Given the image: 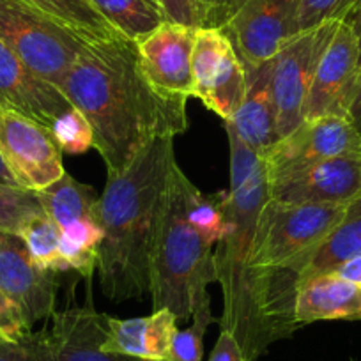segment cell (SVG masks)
<instances>
[{
	"mask_svg": "<svg viewBox=\"0 0 361 361\" xmlns=\"http://www.w3.org/2000/svg\"><path fill=\"white\" fill-rule=\"evenodd\" d=\"M349 121L353 123V126L356 128V131L361 137V75H360V80H357V87H356V92H354L353 103H350Z\"/></svg>",
	"mask_w": 361,
	"mask_h": 361,
	"instance_id": "38",
	"label": "cell"
},
{
	"mask_svg": "<svg viewBox=\"0 0 361 361\" xmlns=\"http://www.w3.org/2000/svg\"><path fill=\"white\" fill-rule=\"evenodd\" d=\"M57 275L34 264L22 235L0 232V293L18 308L29 329L57 312Z\"/></svg>",
	"mask_w": 361,
	"mask_h": 361,
	"instance_id": "15",
	"label": "cell"
},
{
	"mask_svg": "<svg viewBox=\"0 0 361 361\" xmlns=\"http://www.w3.org/2000/svg\"><path fill=\"white\" fill-rule=\"evenodd\" d=\"M0 331L2 336L9 340H16L20 336H23L25 333L32 331L29 329V326L23 321L22 314L18 312V308L0 293Z\"/></svg>",
	"mask_w": 361,
	"mask_h": 361,
	"instance_id": "34",
	"label": "cell"
},
{
	"mask_svg": "<svg viewBox=\"0 0 361 361\" xmlns=\"http://www.w3.org/2000/svg\"><path fill=\"white\" fill-rule=\"evenodd\" d=\"M156 2L165 15L166 22L199 29L192 0H156Z\"/></svg>",
	"mask_w": 361,
	"mask_h": 361,
	"instance_id": "35",
	"label": "cell"
},
{
	"mask_svg": "<svg viewBox=\"0 0 361 361\" xmlns=\"http://www.w3.org/2000/svg\"><path fill=\"white\" fill-rule=\"evenodd\" d=\"M37 197L44 213L61 231L80 220L94 218L99 199L92 186L83 185L68 172H64V176L55 180L54 185L37 192Z\"/></svg>",
	"mask_w": 361,
	"mask_h": 361,
	"instance_id": "23",
	"label": "cell"
},
{
	"mask_svg": "<svg viewBox=\"0 0 361 361\" xmlns=\"http://www.w3.org/2000/svg\"><path fill=\"white\" fill-rule=\"evenodd\" d=\"M267 193L286 204L347 206L361 197V154L338 156L267 177Z\"/></svg>",
	"mask_w": 361,
	"mask_h": 361,
	"instance_id": "11",
	"label": "cell"
},
{
	"mask_svg": "<svg viewBox=\"0 0 361 361\" xmlns=\"http://www.w3.org/2000/svg\"><path fill=\"white\" fill-rule=\"evenodd\" d=\"M193 185L179 163H173L159 207L151 252V294L154 310L169 308L179 321L211 300L207 287L216 282L213 246L188 220Z\"/></svg>",
	"mask_w": 361,
	"mask_h": 361,
	"instance_id": "4",
	"label": "cell"
},
{
	"mask_svg": "<svg viewBox=\"0 0 361 361\" xmlns=\"http://www.w3.org/2000/svg\"><path fill=\"white\" fill-rule=\"evenodd\" d=\"M44 214L36 192L0 183V232L22 234L30 220Z\"/></svg>",
	"mask_w": 361,
	"mask_h": 361,
	"instance_id": "28",
	"label": "cell"
},
{
	"mask_svg": "<svg viewBox=\"0 0 361 361\" xmlns=\"http://www.w3.org/2000/svg\"><path fill=\"white\" fill-rule=\"evenodd\" d=\"M338 23V20H331L314 29L301 30L275 55L273 89L280 138L293 133L303 123L305 102L315 69Z\"/></svg>",
	"mask_w": 361,
	"mask_h": 361,
	"instance_id": "8",
	"label": "cell"
},
{
	"mask_svg": "<svg viewBox=\"0 0 361 361\" xmlns=\"http://www.w3.org/2000/svg\"><path fill=\"white\" fill-rule=\"evenodd\" d=\"M333 275L340 276L343 280H349V282L357 283L361 286V255L354 257V259L347 260V262L340 264L335 271H333Z\"/></svg>",
	"mask_w": 361,
	"mask_h": 361,
	"instance_id": "37",
	"label": "cell"
},
{
	"mask_svg": "<svg viewBox=\"0 0 361 361\" xmlns=\"http://www.w3.org/2000/svg\"><path fill=\"white\" fill-rule=\"evenodd\" d=\"M300 8L301 0H246L221 30L245 64H259L301 32Z\"/></svg>",
	"mask_w": 361,
	"mask_h": 361,
	"instance_id": "12",
	"label": "cell"
},
{
	"mask_svg": "<svg viewBox=\"0 0 361 361\" xmlns=\"http://www.w3.org/2000/svg\"><path fill=\"white\" fill-rule=\"evenodd\" d=\"M360 0H301L300 30L314 29L331 20L349 18L357 9Z\"/></svg>",
	"mask_w": 361,
	"mask_h": 361,
	"instance_id": "32",
	"label": "cell"
},
{
	"mask_svg": "<svg viewBox=\"0 0 361 361\" xmlns=\"http://www.w3.org/2000/svg\"><path fill=\"white\" fill-rule=\"evenodd\" d=\"M361 75V48L356 32L347 20L338 23L329 39L303 109V121L321 117H345Z\"/></svg>",
	"mask_w": 361,
	"mask_h": 361,
	"instance_id": "10",
	"label": "cell"
},
{
	"mask_svg": "<svg viewBox=\"0 0 361 361\" xmlns=\"http://www.w3.org/2000/svg\"><path fill=\"white\" fill-rule=\"evenodd\" d=\"M47 328L55 361H147L102 349L106 314L96 312L90 289L82 307H69L51 315Z\"/></svg>",
	"mask_w": 361,
	"mask_h": 361,
	"instance_id": "17",
	"label": "cell"
},
{
	"mask_svg": "<svg viewBox=\"0 0 361 361\" xmlns=\"http://www.w3.org/2000/svg\"><path fill=\"white\" fill-rule=\"evenodd\" d=\"M177 315L159 308L151 315L117 319L106 315V333L102 349L147 361H169L170 345L177 328Z\"/></svg>",
	"mask_w": 361,
	"mask_h": 361,
	"instance_id": "19",
	"label": "cell"
},
{
	"mask_svg": "<svg viewBox=\"0 0 361 361\" xmlns=\"http://www.w3.org/2000/svg\"><path fill=\"white\" fill-rule=\"evenodd\" d=\"M294 319L300 328L319 321H361V286L333 273L303 280L296 289Z\"/></svg>",
	"mask_w": 361,
	"mask_h": 361,
	"instance_id": "20",
	"label": "cell"
},
{
	"mask_svg": "<svg viewBox=\"0 0 361 361\" xmlns=\"http://www.w3.org/2000/svg\"><path fill=\"white\" fill-rule=\"evenodd\" d=\"M347 22L350 23V27H353L354 32H356L357 41H360V48H361V8L357 9V11H354L353 15L347 18Z\"/></svg>",
	"mask_w": 361,
	"mask_h": 361,
	"instance_id": "40",
	"label": "cell"
},
{
	"mask_svg": "<svg viewBox=\"0 0 361 361\" xmlns=\"http://www.w3.org/2000/svg\"><path fill=\"white\" fill-rule=\"evenodd\" d=\"M103 232L96 218H85L61 231V253L68 269L76 271L87 280L98 269L99 248H102Z\"/></svg>",
	"mask_w": 361,
	"mask_h": 361,
	"instance_id": "25",
	"label": "cell"
},
{
	"mask_svg": "<svg viewBox=\"0 0 361 361\" xmlns=\"http://www.w3.org/2000/svg\"><path fill=\"white\" fill-rule=\"evenodd\" d=\"M195 98L221 121H231L246 90V69L231 39L218 29H197L192 54Z\"/></svg>",
	"mask_w": 361,
	"mask_h": 361,
	"instance_id": "9",
	"label": "cell"
},
{
	"mask_svg": "<svg viewBox=\"0 0 361 361\" xmlns=\"http://www.w3.org/2000/svg\"><path fill=\"white\" fill-rule=\"evenodd\" d=\"M227 202L228 192L202 193L197 186L193 188L188 220L207 245L220 243L227 232Z\"/></svg>",
	"mask_w": 361,
	"mask_h": 361,
	"instance_id": "27",
	"label": "cell"
},
{
	"mask_svg": "<svg viewBox=\"0 0 361 361\" xmlns=\"http://www.w3.org/2000/svg\"><path fill=\"white\" fill-rule=\"evenodd\" d=\"M273 68L275 57L259 64H245V98L235 116L231 121H225V124H228L238 137L259 156L266 154L280 140Z\"/></svg>",
	"mask_w": 361,
	"mask_h": 361,
	"instance_id": "18",
	"label": "cell"
},
{
	"mask_svg": "<svg viewBox=\"0 0 361 361\" xmlns=\"http://www.w3.org/2000/svg\"><path fill=\"white\" fill-rule=\"evenodd\" d=\"M176 161L173 138H158L128 169L106 179L94 218L105 232L96 271L109 300H142L149 294L156 224Z\"/></svg>",
	"mask_w": 361,
	"mask_h": 361,
	"instance_id": "3",
	"label": "cell"
},
{
	"mask_svg": "<svg viewBox=\"0 0 361 361\" xmlns=\"http://www.w3.org/2000/svg\"><path fill=\"white\" fill-rule=\"evenodd\" d=\"M347 154H361V137L349 119L331 116L303 121L260 159L271 177Z\"/></svg>",
	"mask_w": 361,
	"mask_h": 361,
	"instance_id": "13",
	"label": "cell"
},
{
	"mask_svg": "<svg viewBox=\"0 0 361 361\" xmlns=\"http://www.w3.org/2000/svg\"><path fill=\"white\" fill-rule=\"evenodd\" d=\"M0 338H4V336H2V331H0Z\"/></svg>",
	"mask_w": 361,
	"mask_h": 361,
	"instance_id": "42",
	"label": "cell"
},
{
	"mask_svg": "<svg viewBox=\"0 0 361 361\" xmlns=\"http://www.w3.org/2000/svg\"><path fill=\"white\" fill-rule=\"evenodd\" d=\"M0 183H2V185H9V186H18V183L15 180V177L11 176V172H9L8 166H6L2 156H0Z\"/></svg>",
	"mask_w": 361,
	"mask_h": 361,
	"instance_id": "39",
	"label": "cell"
},
{
	"mask_svg": "<svg viewBox=\"0 0 361 361\" xmlns=\"http://www.w3.org/2000/svg\"><path fill=\"white\" fill-rule=\"evenodd\" d=\"M345 207L267 199L257 220L253 262L269 275L298 280L308 253L342 220Z\"/></svg>",
	"mask_w": 361,
	"mask_h": 361,
	"instance_id": "5",
	"label": "cell"
},
{
	"mask_svg": "<svg viewBox=\"0 0 361 361\" xmlns=\"http://www.w3.org/2000/svg\"><path fill=\"white\" fill-rule=\"evenodd\" d=\"M224 126L231 147V190L227 232L214 252L216 282L224 294L220 324L235 336L248 361H257L300 328L294 319L298 280L269 275L253 262L257 220L269 199L267 173L260 156L228 124Z\"/></svg>",
	"mask_w": 361,
	"mask_h": 361,
	"instance_id": "1",
	"label": "cell"
},
{
	"mask_svg": "<svg viewBox=\"0 0 361 361\" xmlns=\"http://www.w3.org/2000/svg\"><path fill=\"white\" fill-rule=\"evenodd\" d=\"M51 135L59 149L66 154H83L94 147V131L89 119L80 110L71 109L62 114L51 126Z\"/></svg>",
	"mask_w": 361,
	"mask_h": 361,
	"instance_id": "30",
	"label": "cell"
},
{
	"mask_svg": "<svg viewBox=\"0 0 361 361\" xmlns=\"http://www.w3.org/2000/svg\"><path fill=\"white\" fill-rule=\"evenodd\" d=\"M0 39L34 75L57 89L89 44L20 0H0Z\"/></svg>",
	"mask_w": 361,
	"mask_h": 361,
	"instance_id": "6",
	"label": "cell"
},
{
	"mask_svg": "<svg viewBox=\"0 0 361 361\" xmlns=\"http://www.w3.org/2000/svg\"><path fill=\"white\" fill-rule=\"evenodd\" d=\"M199 29H225L246 0H192Z\"/></svg>",
	"mask_w": 361,
	"mask_h": 361,
	"instance_id": "33",
	"label": "cell"
},
{
	"mask_svg": "<svg viewBox=\"0 0 361 361\" xmlns=\"http://www.w3.org/2000/svg\"><path fill=\"white\" fill-rule=\"evenodd\" d=\"M0 156L20 188L36 193L66 172L50 128L8 106H0Z\"/></svg>",
	"mask_w": 361,
	"mask_h": 361,
	"instance_id": "7",
	"label": "cell"
},
{
	"mask_svg": "<svg viewBox=\"0 0 361 361\" xmlns=\"http://www.w3.org/2000/svg\"><path fill=\"white\" fill-rule=\"evenodd\" d=\"M20 235L25 241L30 259L37 267L54 273L68 271L61 253V228L50 220L47 213L30 220Z\"/></svg>",
	"mask_w": 361,
	"mask_h": 361,
	"instance_id": "26",
	"label": "cell"
},
{
	"mask_svg": "<svg viewBox=\"0 0 361 361\" xmlns=\"http://www.w3.org/2000/svg\"><path fill=\"white\" fill-rule=\"evenodd\" d=\"M350 361H354V360H350Z\"/></svg>",
	"mask_w": 361,
	"mask_h": 361,
	"instance_id": "43",
	"label": "cell"
},
{
	"mask_svg": "<svg viewBox=\"0 0 361 361\" xmlns=\"http://www.w3.org/2000/svg\"><path fill=\"white\" fill-rule=\"evenodd\" d=\"M0 361H55L47 328L16 340L0 338Z\"/></svg>",
	"mask_w": 361,
	"mask_h": 361,
	"instance_id": "31",
	"label": "cell"
},
{
	"mask_svg": "<svg viewBox=\"0 0 361 361\" xmlns=\"http://www.w3.org/2000/svg\"><path fill=\"white\" fill-rule=\"evenodd\" d=\"M59 90L89 119L109 176L128 169L152 140L188 130V102L152 89L138 64L137 44L126 37L85 44Z\"/></svg>",
	"mask_w": 361,
	"mask_h": 361,
	"instance_id": "2",
	"label": "cell"
},
{
	"mask_svg": "<svg viewBox=\"0 0 361 361\" xmlns=\"http://www.w3.org/2000/svg\"><path fill=\"white\" fill-rule=\"evenodd\" d=\"M0 106L16 110L50 128L71 110V103L57 87L34 75L15 51L0 39Z\"/></svg>",
	"mask_w": 361,
	"mask_h": 361,
	"instance_id": "16",
	"label": "cell"
},
{
	"mask_svg": "<svg viewBox=\"0 0 361 361\" xmlns=\"http://www.w3.org/2000/svg\"><path fill=\"white\" fill-rule=\"evenodd\" d=\"M126 39L138 41L166 22L156 0H90Z\"/></svg>",
	"mask_w": 361,
	"mask_h": 361,
	"instance_id": "24",
	"label": "cell"
},
{
	"mask_svg": "<svg viewBox=\"0 0 361 361\" xmlns=\"http://www.w3.org/2000/svg\"><path fill=\"white\" fill-rule=\"evenodd\" d=\"M361 255V197L347 204L342 220L308 253L298 283L312 276L333 273L340 264Z\"/></svg>",
	"mask_w": 361,
	"mask_h": 361,
	"instance_id": "21",
	"label": "cell"
},
{
	"mask_svg": "<svg viewBox=\"0 0 361 361\" xmlns=\"http://www.w3.org/2000/svg\"><path fill=\"white\" fill-rule=\"evenodd\" d=\"M193 322L186 329H177L170 345L169 361H202L204 335L211 322H214L211 312V300L204 301L192 315Z\"/></svg>",
	"mask_w": 361,
	"mask_h": 361,
	"instance_id": "29",
	"label": "cell"
},
{
	"mask_svg": "<svg viewBox=\"0 0 361 361\" xmlns=\"http://www.w3.org/2000/svg\"><path fill=\"white\" fill-rule=\"evenodd\" d=\"M361 8V0H360V4H357V9H360ZM357 9H356V11H357Z\"/></svg>",
	"mask_w": 361,
	"mask_h": 361,
	"instance_id": "41",
	"label": "cell"
},
{
	"mask_svg": "<svg viewBox=\"0 0 361 361\" xmlns=\"http://www.w3.org/2000/svg\"><path fill=\"white\" fill-rule=\"evenodd\" d=\"M57 25L75 34L83 43H103L124 37L96 9L90 0H20Z\"/></svg>",
	"mask_w": 361,
	"mask_h": 361,
	"instance_id": "22",
	"label": "cell"
},
{
	"mask_svg": "<svg viewBox=\"0 0 361 361\" xmlns=\"http://www.w3.org/2000/svg\"><path fill=\"white\" fill-rule=\"evenodd\" d=\"M197 29L163 22L158 29L135 41L142 73L165 98H195L192 54Z\"/></svg>",
	"mask_w": 361,
	"mask_h": 361,
	"instance_id": "14",
	"label": "cell"
},
{
	"mask_svg": "<svg viewBox=\"0 0 361 361\" xmlns=\"http://www.w3.org/2000/svg\"><path fill=\"white\" fill-rule=\"evenodd\" d=\"M209 361H248V357L235 336L227 329H221L220 336L211 350Z\"/></svg>",
	"mask_w": 361,
	"mask_h": 361,
	"instance_id": "36",
	"label": "cell"
}]
</instances>
